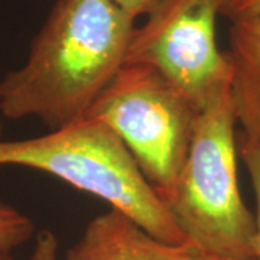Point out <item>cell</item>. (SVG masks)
I'll list each match as a JSON object with an SVG mask.
<instances>
[{"label": "cell", "mask_w": 260, "mask_h": 260, "mask_svg": "<svg viewBox=\"0 0 260 260\" xmlns=\"http://www.w3.org/2000/svg\"><path fill=\"white\" fill-rule=\"evenodd\" d=\"M119 9L127 13L135 20L140 16H148L158 6L160 0H110Z\"/></svg>", "instance_id": "12"}, {"label": "cell", "mask_w": 260, "mask_h": 260, "mask_svg": "<svg viewBox=\"0 0 260 260\" xmlns=\"http://www.w3.org/2000/svg\"><path fill=\"white\" fill-rule=\"evenodd\" d=\"M0 165L45 172L106 201L164 242H186L129 150L100 121L84 117L42 136L0 139Z\"/></svg>", "instance_id": "3"}, {"label": "cell", "mask_w": 260, "mask_h": 260, "mask_svg": "<svg viewBox=\"0 0 260 260\" xmlns=\"http://www.w3.org/2000/svg\"><path fill=\"white\" fill-rule=\"evenodd\" d=\"M133 29L110 0H56L25 64L0 80V113L51 130L83 120L124 64Z\"/></svg>", "instance_id": "1"}, {"label": "cell", "mask_w": 260, "mask_h": 260, "mask_svg": "<svg viewBox=\"0 0 260 260\" xmlns=\"http://www.w3.org/2000/svg\"><path fill=\"white\" fill-rule=\"evenodd\" d=\"M221 16L229 18L232 22L260 16V0H224Z\"/></svg>", "instance_id": "11"}, {"label": "cell", "mask_w": 260, "mask_h": 260, "mask_svg": "<svg viewBox=\"0 0 260 260\" xmlns=\"http://www.w3.org/2000/svg\"><path fill=\"white\" fill-rule=\"evenodd\" d=\"M224 0H160L135 26L124 64L158 70L198 112L232 90L233 67L217 44Z\"/></svg>", "instance_id": "5"}, {"label": "cell", "mask_w": 260, "mask_h": 260, "mask_svg": "<svg viewBox=\"0 0 260 260\" xmlns=\"http://www.w3.org/2000/svg\"><path fill=\"white\" fill-rule=\"evenodd\" d=\"M2 135H3V126H2V120H0V139H2Z\"/></svg>", "instance_id": "14"}, {"label": "cell", "mask_w": 260, "mask_h": 260, "mask_svg": "<svg viewBox=\"0 0 260 260\" xmlns=\"http://www.w3.org/2000/svg\"><path fill=\"white\" fill-rule=\"evenodd\" d=\"M64 260H218L191 243H168L120 211L109 208L85 225Z\"/></svg>", "instance_id": "6"}, {"label": "cell", "mask_w": 260, "mask_h": 260, "mask_svg": "<svg viewBox=\"0 0 260 260\" xmlns=\"http://www.w3.org/2000/svg\"><path fill=\"white\" fill-rule=\"evenodd\" d=\"M198 113L158 70L123 64L85 119L112 130L165 203L184 165Z\"/></svg>", "instance_id": "4"}, {"label": "cell", "mask_w": 260, "mask_h": 260, "mask_svg": "<svg viewBox=\"0 0 260 260\" xmlns=\"http://www.w3.org/2000/svg\"><path fill=\"white\" fill-rule=\"evenodd\" d=\"M35 234L30 217L0 200V250L12 251L28 243Z\"/></svg>", "instance_id": "8"}, {"label": "cell", "mask_w": 260, "mask_h": 260, "mask_svg": "<svg viewBox=\"0 0 260 260\" xmlns=\"http://www.w3.org/2000/svg\"><path fill=\"white\" fill-rule=\"evenodd\" d=\"M0 260H13V257H12V253L0 250Z\"/></svg>", "instance_id": "13"}, {"label": "cell", "mask_w": 260, "mask_h": 260, "mask_svg": "<svg viewBox=\"0 0 260 260\" xmlns=\"http://www.w3.org/2000/svg\"><path fill=\"white\" fill-rule=\"evenodd\" d=\"M232 90L198 113L192 139L165 204L185 240L218 260L257 259L256 217L237 179Z\"/></svg>", "instance_id": "2"}, {"label": "cell", "mask_w": 260, "mask_h": 260, "mask_svg": "<svg viewBox=\"0 0 260 260\" xmlns=\"http://www.w3.org/2000/svg\"><path fill=\"white\" fill-rule=\"evenodd\" d=\"M237 152L250 178L256 201V227H257V259L260 260V143L240 133L237 138Z\"/></svg>", "instance_id": "9"}, {"label": "cell", "mask_w": 260, "mask_h": 260, "mask_svg": "<svg viewBox=\"0 0 260 260\" xmlns=\"http://www.w3.org/2000/svg\"><path fill=\"white\" fill-rule=\"evenodd\" d=\"M29 260H58V239L51 230L37 233Z\"/></svg>", "instance_id": "10"}, {"label": "cell", "mask_w": 260, "mask_h": 260, "mask_svg": "<svg viewBox=\"0 0 260 260\" xmlns=\"http://www.w3.org/2000/svg\"><path fill=\"white\" fill-rule=\"evenodd\" d=\"M227 55L237 124L243 135L260 143V16L232 22Z\"/></svg>", "instance_id": "7"}]
</instances>
